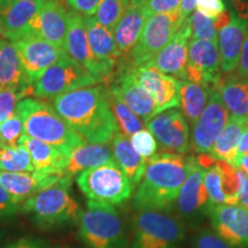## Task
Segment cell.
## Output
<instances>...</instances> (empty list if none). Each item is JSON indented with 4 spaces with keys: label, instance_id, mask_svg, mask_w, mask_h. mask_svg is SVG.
I'll use <instances>...</instances> for the list:
<instances>
[{
    "label": "cell",
    "instance_id": "obj_44",
    "mask_svg": "<svg viewBox=\"0 0 248 248\" xmlns=\"http://www.w3.org/2000/svg\"><path fill=\"white\" fill-rule=\"evenodd\" d=\"M101 1L102 0H67L71 11L85 17L93 16Z\"/></svg>",
    "mask_w": 248,
    "mask_h": 248
},
{
    "label": "cell",
    "instance_id": "obj_6",
    "mask_svg": "<svg viewBox=\"0 0 248 248\" xmlns=\"http://www.w3.org/2000/svg\"><path fill=\"white\" fill-rule=\"evenodd\" d=\"M131 248H178L185 226L170 210H137L133 216Z\"/></svg>",
    "mask_w": 248,
    "mask_h": 248
},
{
    "label": "cell",
    "instance_id": "obj_3",
    "mask_svg": "<svg viewBox=\"0 0 248 248\" xmlns=\"http://www.w3.org/2000/svg\"><path fill=\"white\" fill-rule=\"evenodd\" d=\"M16 111L22 122V133L28 137L46 142L68 152L85 144L54 107L40 99L24 98L17 104Z\"/></svg>",
    "mask_w": 248,
    "mask_h": 248
},
{
    "label": "cell",
    "instance_id": "obj_28",
    "mask_svg": "<svg viewBox=\"0 0 248 248\" xmlns=\"http://www.w3.org/2000/svg\"><path fill=\"white\" fill-rule=\"evenodd\" d=\"M223 104L228 110L230 119L235 122L248 124V79L241 78L234 73L221 78L217 86Z\"/></svg>",
    "mask_w": 248,
    "mask_h": 248
},
{
    "label": "cell",
    "instance_id": "obj_24",
    "mask_svg": "<svg viewBox=\"0 0 248 248\" xmlns=\"http://www.w3.org/2000/svg\"><path fill=\"white\" fill-rule=\"evenodd\" d=\"M63 176L36 170L27 172L0 171V186L5 188L18 204H22L38 192L53 185Z\"/></svg>",
    "mask_w": 248,
    "mask_h": 248
},
{
    "label": "cell",
    "instance_id": "obj_7",
    "mask_svg": "<svg viewBox=\"0 0 248 248\" xmlns=\"http://www.w3.org/2000/svg\"><path fill=\"white\" fill-rule=\"evenodd\" d=\"M76 183L88 201L114 207L128 201L133 192V185L116 162L78 173Z\"/></svg>",
    "mask_w": 248,
    "mask_h": 248
},
{
    "label": "cell",
    "instance_id": "obj_17",
    "mask_svg": "<svg viewBox=\"0 0 248 248\" xmlns=\"http://www.w3.org/2000/svg\"><path fill=\"white\" fill-rule=\"evenodd\" d=\"M175 202L179 216L193 224L208 214L210 204L203 184V169L198 166L194 156L187 178L183 184Z\"/></svg>",
    "mask_w": 248,
    "mask_h": 248
},
{
    "label": "cell",
    "instance_id": "obj_20",
    "mask_svg": "<svg viewBox=\"0 0 248 248\" xmlns=\"http://www.w3.org/2000/svg\"><path fill=\"white\" fill-rule=\"evenodd\" d=\"M45 0H0V37L14 42L29 29Z\"/></svg>",
    "mask_w": 248,
    "mask_h": 248
},
{
    "label": "cell",
    "instance_id": "obj_29",
    "mask_svg": "<svg viewBox=\"0 0 248 248\" xmlns=\"http://www.w3.org/2000/svg\"><path fill=\"white\" fill-rule=\"evenodd\" d=\"M115 162L113 151L107 144H83L70 151L63 175L68 177L85 170Z\"/></svg>",
    "mask_w": 248,
    "mask_h": 248
},
{
    "label": "cell",
    "instance_id": "obj_9",
    "mask_svg": "<svg viewBox=\"0 0 248 248\" xmlns=\"http://www.w3.org/2000/svg\"><path fill=\"white\" fill-rule=\"evenodd\" d=\"M98 83L100 80L66 53L33 83L32 94L40 99L54 100L64 93L97 85Z\"/></svg>",
    "mask_w": 248,
    "mask_h": 248
},
{
    "label": "cell",
    "instance_id": "obj_33",
    "mask_svg": "<svg viewBox=\"0 0 248 248\" xmlns=\"http://www.w3.org/2000/svg\"><path fill=\"white\" fill-rule=\"evenodd\" d=\"M106 89L110 109L115 117L119 131L126 137H131L133 133L144 129V122L124 104V101L117 95V93L114 92L110 88Z\"/></svg>",
    "mask_w": 248,
    "mask_h": 248
},
{
    "label": "cell",
    "instance_id": "obj_35",
    "mask_svg": "<svg viewBox=\"0 0 248 248\" xmlns=\"http://www.w3.org/2000/svg\"><path fill=\"white\" fill-rule=\"evenodd\" d=\"M129 1L130 0H102L92 17L98 23L114 30L128 7Z\"/></svg>",
    "mask_w": 248,
    "mask_h": 248
},
{
    "label": "cell",
    "instance_id": "obj_27",
    "mask_svg": "<svg viewBox=\"0 0 248 248\" xmlns=\"http://www.w3.org/2000/svg\"><path fill=\"white\" fill-rule=\"evenodd\" d=\"M17 144L28 151L36 171L63 175L69 156L68 152L24 135L21 136Z\"/></svg>",
    "mask_w": 248,
    "mask_h": 248
},
{
    "label": "cell",
    "instance_id": "obj_38",
    "mask_svg": "<svg viewBox=\"0 0 248 248\" xmlns=\"http://www.w3.org/2000/svg\"><path fill=\"white\" fill-rule=\"evenodd\" d=\"M130 142H131L133 150L146 161L157 154V141L146 129L133 133Z\"/></svg>",
    "mask_w": 248,
    "mask_h": 248
},
{
    "label": "cell",
    "instance_id": "obj_15",
    "mask_svg": "<svg viewBox=\"0 0 248 248\" xmlns=\"http://www.w3.org/2000/svg\"><path fill=\"white\" fill-rule=\"evenodd\" d=\"M213 231L231 248H248V210L238 204H218L208 210Z\"/></svg>",
    "mask_w": 248,
    "mask_h": 248
},
{
    "label": "cell",
    "instance_id": "obj_18",
    "mask_svg": "<svg viewBox=\"0 0 248 248\" xmlns=\"http://www.w3.org/2000/svg\"><path fill=\"white\" fill-rule=\"evenodd\" d=\"M191 35L190 17H187L179 27L175 36L152 59L150 63L167 75L184 80Z\"/></svg>",
    "mask_w": 248,
    "mask_h": 248
},
{
    "label": "cell",
    "instance_id": "obj_25",
    "mask_svg": "<svg viewBox=\"0 0 248 248\" xmlns=\"http://www.w3.org/2000/svg\"><path fill=\"white\" fill-rule=\"evenodd\" d=\"M85 22L92 54L100 64L104 77L107 78L111 75L114 68L120 62V54L117 52L114 31L98 23L92 16L85 17Z\"/></svg>",
    "mask_w": 248,
    "mask_h": 248
},
{
    "label": "cell",
    "instance_id": "obj_12",
    "mask_svg": "<svg viewBox=\"0 0 248 248\" xmlns=\"http://www.w3.org/2000/svg\"><path fill=\"white\" fill-rule=\"evenodd\" d=\"M167 153L184 154L190 146V126L182 110H164L145 124Z\"/></svg>",
    "mask_w": 248,
    "mask_h": 248
},
{
    "label": "cell",
    "instance_id": "obj_1",
    "mask_svg": "<svg viewBox=\"0 0 248 248\" xmlns=\"http://www.w3.org/2000/svg\"><path fill=\"white\" fill-rule=\"evenodd\" d=\"M53 107L90 144H108L119 132L105 86L93 85L64 93L54 99Z\"/></svg>",
    "mask_w": 248,
    "mask_h": 248
},
{
    "label": "cell",
    "instance_id": "obj_11",
    "mask_svg": "<svg viewBox=\"0 0 248 248\" xmlns=\"http://www.w3.org/2000/svg\"><path fill=\"white\" fill-rule=\"evenodd\" d=\"M230 120L228 110L217 90H215L208 99L206 107L197 122L193 124L191 137L192 150L198 154H210L223 129Z\"/></svg>",
    "mask_w": 248,
    "mask_h": 248
},
{
    "label": "cell",
    "instance_id": "obj_53",
    "mask_svg": "<svg viewBox=\"0 0 248 248\" xmlns=\"http://www.w3.org/2000/svg\"><path fill=\"white\" fill-rule=\"evenodd\" d=\"M0 145H1V141H0Z\"/></svg>",
    "mask_w": 248,
    "mask_h": 248
},
{
    "label": "cell",
    "instance_id": "obj_37",
    "mask_svg": "<svg viewBox=\"0 0 248 248\" xmlns=\"http://www.w3.org/2000/svg\"><path fill=\"white\" fill-rule=\"evenodd\" d=\"M191 24V38L199 40H208V42L217 43V31L215 20L204 16L198 11L190 15Z\"/></svg>",
    "mask_w": 248,
    "mask_h": 248
},
{
    "label": "cell",
    "instance_id": "obj_32",
    "mask_svg": "<svg viewBox=\"0 0 248 248\" xmlns=\"http://www.w3.org/2000/svg\"><path fill=\"white\" fill-rule=\"evenodd\" d=\"M246 125L235 122L233 120H229L228 124L219 137L212 148L210 155L215 157L216 160L224 161V162L235 167V161H237V152L239 146V140L241 133Z\"/></svg>",
    "mask_w": 248,
    "mask_h": 248
},
{
    "label": "cell",
    "instance_id": "obj_4",
    "mask_svg": "<svg viewBox=\"0 0 248 248\" xmlns=\"http://www.w3.org/2000/svg\"><path fill=\"white\" fill-rule=\"evenodd\" d=\"M36 224L44 229L77 224L80 207L71 195V177L63 176L21 204Z\"/></svg>",
    "mask_w": 248,
    "mask_h": 248
},
{
    "label": "cell",
    "instance_id": "obj_14",
    "mask_svg": "<svg viewBox=\"0 0 248 248\" xmlns=\"http://www.w3.org/2000/svg\"><path fill=\"white\" fill-rule=\"evenodd\" d=\"M13 43L20 54L24 71L31 86L47 68L66 54V51L31 32H26Z\"/></svg>",
    "mask_w": 248,
    "mask_h": 248
},
{
    "label": "cell",
    "instance_id": "obj_16",
    "mask_svg": "<svg viewBox=\"0 0 248 248\" xmlns=\"http://www.w3.org/2000/svg\"><path fill=\"white\" fill-rule=\"evenodd\" d=\"M68 14L69 11L63 0H45L42 8L31 21L27 32L33 33L64 51Z\"/></svg>",
    "mask_w": 248,
    "mask_h": 248
},
{
    "label": "cell",
    "instance_id": "obj_41",
    "mask_svg": "<svg viewBox=\"0 0 248 248\" xmlns=\"http://www.w3.org/2000/svg\"><path fill=\"white\" fill-rule=\"evenodd\" d=\"M193 248H231L212 230H201L194 237Z\"/></svg>",
    "mask_w": 248,
    "mask_h": 248
},
{
    "label": "cell",
    "instance_id": "obj_5",
    "mask_svg": "<svg viewBox=\"0 0 248 248\" xmlns=\"http://www.w3.org/2000/svg\"><path fill=\"white\" fill-rule=\"evenodd\" d=\"M77 224L80 239L88 248H126L125 228L114 206L88 201Z\"/></svg>",
    "mask_w": 248,
    "mask_h": 248
},
{
    "label": "cell",
    "instance_id": "obj_26",
    "mask_svg": "<svg viewBox=\"0 0 248 248\" xmlns=\"http://www.w3.org/2000/svg\"><path fill=\"white\" fill-rule=\"evenodd\" d=\"M0 89H14L23 92L26 98L32 94L22 61L14 43L0 37Z\"/></svg>",
    "mask_w": 248,
    "mask_h": 248
},
{
    "label": "cell",
    "instance_id": "obj_51",
    "mask_svg": "<svg viewBox=\"0 0 248 248\" xmlns=\"http://www.w3.org/2000/svg\"><path fill=\"white\" fill-rule=\"evenodd\" d=\"M235 168L240 170L245 176L248 178V154L243 155L235 162Z\"/></svg>",
    "mask_w": 248,
    "mask_h": 248
},
{
    "label": "cell",
    "instance_id": "obj_47",
    "mask_svg": "<svg viewBox=\"0 0 248 248\" xmlns=\"http://www.w3.org/2000/svg\"><path fill=\"white\" fill-rule=\"evenodd\" d=\"M239 173V191H238V206L248 210V178L240 170Z\"/></svg>",
    "mask_w": 248,
    "mask_h": 248
},
{
    "label": "cell",
    "instance_id": "obj_23",
    "mask_svg": "<svg viewBox=\"0 0 248 248\" xmlns=\"http://www.w3.org/2000/svg\"><path fill=\"white\" fill-rule=\"evenodd\" d=\"M109 88L117 93L124 104L136 115L141 117L144 124L157 115L156 106L153 99L139 85L130 68H119V74H117L115 82L109 85Z\"/></svg>",
    "mask_w": 248,
    "mask_h": 248
},
{
    "label": "cell",
    "instance_id": "obj_43",
    "mask_svg": "<svg viewBox=\"0 0 248 248\" xmlns=\"http://www.w3.org/2000/svg\"><path fill=\"white\" fill-rule=\"evenodd\" d=\"M148 14H164L179 9L182 0H144Z\"/></svg>",
    "mask_w": 248,
    "mask_h": 248
},
{
    "label": "cell",
    "instance_id": "obj_13",
    "mask_svg": "<svg viewBox=\"0 0 248 248\" xmlns=\"http://www.w3.org/2000/svg\"><path fill=\"white\" fill-rule=\"evenodd\" d=\"M131 71L139 85L153 99L157 114L179 107L181 80L156 69L150 62Z\"/></svg>",
    "mask_w": 248,
    "mask_h": 248
},
{
    "label": "cell",
    "instance_id": "obj_52",
    "mask_svg": "<svg viewBox=\"0 0 248 248\" xmlns=\"http://www.w3.org/2000/svg\"><path fill=\"white\" fill-rule=\"evenodd\" d=\"M229 4L231 6H233L234 4H238V2H241V1H245V0H228Z\"/></svg>",
    "mask_w": 248,
    "mask_h": 248
},
{
    "label": "cell",
    "instance_id": "obj_8",
    "mask_svg": "<svg viewBox=\"0 0 248 248\" xmlns=\"http://www.w3.org/2000/svg\"><path fill=\"white\" fill-rule=\"evenodd\" d=\"M179 9L164 14H154L147 18L137 44L119 68H137L150 62L170 42L184 22Z\"/></svg>",
    "mask_w": 248,
    "mask_h": 248
},
{
    "label": "cell",
    "instance_id": "obj_42",
    "mask_svg": "<svg viewBox=\"0 0 248 248\" xmlns=\"http://www.w3.org/2000/svg\"><path fill=\"white\" fill-rule=\"evenodd\" d=\"M195 7L198 8L199 13L212 20H216L225 12H228L224 0H197Z\"/></svg>",
    "mask_w": 248,
    "mask_h": 248
},
{
    "label": "cell",
    "instance_id": "obj_50",
    "mask_svg": "<svg viewBox=\"0 0 248 248\" xmlns=\"http://www.w3.org/2000/svg\"><path fill=\"white\" fill-rule=\"evenodd\" d=\"M248 154V124L245 126L243 130V133H241V137L239 140V146H238V152H237V160L239 159L243 155ZM237 162V161H235Z\"/></svg>",
    "mask_w": 248,
    "mask_h": 248
},
{
    "label": "cell",
    "instance_id": "obj_19",
    "mask_svg": "<svg viewBox=\"0 0 248 248\" xmlns=\"http://www.w3.org/2000/svg\"><path fill=\"white\" fill-rule=\"evenodd\" d=\"M64 51L68 57L85 68L95 78L100 82L105 79L100 64L93 57L91 47H90L85 16L74 11H69V14H68V29L66 40H64Z\"/></svg>",
    "mask_w": 248,
    "mask_h": 248
},
{
    "label": "cell",
    "instance_id": "obj_21",
    "mask_svg": "<svg viewBox=\"0 0 248 248\" xmlns=\"http://www.w3.org/2000/svg\"><path fill=\"white\" fill-rule=\"evenodd\" d=\"M148 17L150 14L144 0H130L125 12L113 30L117 52L120 54L119 63L126 60L131 49L137 44Z\"/></svg>",
    "mask_w": 248,
    "mask_h": 248
},
{
    "label": "cell",
    "instance_id": "obj_2",
    "mask_svg": "<svg viewBox=\"0 0 248 248\" xmlns=\"http://www.w3.org/2000/svg\"><path fill=\"white\" fill-rule=\"evenodd\" d=\"M193 156L159 153L147 160L132 203L136 210H171L190 172Z\"/></svg>",
    "mask_w": 248,
    "mask_h": 248
},
{
    "label": "cell",
    "instance_id": "obj_46",
    "mask_svg": "<svg viewBox=\"0 0 248 248\" xmlns=\"http://www.w3.org/2000/svg\"><path fill=\"white\" fill-rule=\"evenodd\" d=\"M235 71V75L241 77V78L248 79V33L245 39L243 48H241V53L239 58V62H238V67Z\"/></svg>",
    "mask_w": 248,
    "mask_h": 248
},
{
    "label": "cell",
    "instance_id": "obj_49",
    "mask_svg": "<svg viewBox=\"0 0 248 248\" xmlns=\"http://www.w3.org/2000/svg\"><path fill=\"white\" fill-rule=\"evenodd\" d=\"M195 6H197V0H182L181 5H179V13L184 20L190 17V15L193 13Z\"/></svg>",
    "mask_w": 248,
    "mask_h": 248
},
{
    "label": "cell",
    "instance_id": "obj_22",
    "mask_svg": "<svg viewBox=\"0 0 248 248\" xmlns=\"http://www.w3.org/2000/svg\"><path fill=\"white\" fill-rule=\"evenodd\" d=\"M248 33V21L238 17L231 11L229 22L217 33L219 66L224 74L234 73L239 62L241 48Z\"/></svg>",
    "mask_w": 248,
    "mask_h": 248
},
{
    "label": "cell",
    "instance_id": "obj_31",
    "mask_svg": "<svg viewBox=\"0 0 248 248\" xmlns=\"http://www.w3.org/2000/svg\"><path fill=\"white\" fill-rule=\"evenodd\" d=\"M214 91L215 90L197 84V83L181 80V93H179L181 105L179 106H182L183 115L188 120L192 125L200 117L208 102L210 94Z\"/></svg>",
    "mask_w": 248,
    "mask_h": 248
},
{
    "label": "cell",
    "instance_id": "obj_40",
    "mask_svg": "<svg viewBox=\"0 0 248 248\" xmlns=\"http://www.w3.org/2000/svg\"><path fill=\"white\" fill-rule=\"evenodd\" d=\"M22 122L17 111L11 119L0 124V141L6 146H16L18 139L22 136Z\"/></svg>",
    "mask_w": 248,
    "mask_h": 248
},
{
    "label": "cell",
    "instance_id": "obj_36",
    "mask_svg": "<svg viewBox=\"0 0 248 248\" xmlns=\"http://www.w3.org/2000/svg\"><path fill=\"white\" fill-rule=\"evenodd\" d=\"M203 184L208 194L210 207L226 203L224 192H223L221 171L217 167L216 159L212 167L203 170Z\"/></svg>",
    "mask_w": 248,
    "mask_h": 248
},
{
    "label": "cell",
    "instance_id": "obj_10",
    "mask_svg": "<svg viewBox=\"0 0 248 248\" xmlns=\"http://www.w3.org/2000/svg\"><path fill=\"white\" fill-rule=\"evenodd\" d=\"M221 78L222 71L217 43L191 39L184 80L217 90Z\"/></svg>",
    "mask_w": 248,
    "mask_h": 248
},
{
    "label": "cell",
    "instance_id": "obj_45",
    "mask_svg": "<svg viewBox=\"0 0 248 248\" xmlns=\"http://www.w3.org/2000/svg\"><path fill=\"white\" fill-rule=\"evenodd\" d=\"M18 204L8 192L0 186V218L13 216L18 210Z\"/></svg>",
    "mask_w": 248,
    "mask_h": 248
},
{
    "label": "cell",
    "instance_id": "obj_39",
    "mask_svg": "<svg viewBox=\"0 0 248 248\" xmlns=\"http://www.w3.org/2000/svg\"><path fill=\"white\" fill-rule=\"evenodd\" d=\"M24 98V93L18 90L0 89V124L14 115L17 104Z\"/></svg>",
    "mask_w": 248,
    "mask_h": 248
},
{
    "label": "cell",
    "instance_id": "obj_48",
    "mask_svg": "<svg viewBox=\"0 0 248 248\" xmlns=\"http://www.w3.org/2000/svg\"><path fill=\"white\" fill-rule=\"evenodd\" d=\"M6 248H45V247L43 246L39 241L30 239V238H23V239H20L15 241L13 244H11Z\"/></svg>",
    "mask_w": 248,
    "mask_h": 248
},
{
    "label": "cell",
    "instance_id": "obj_30",
    "mask_svg": "<svg viewBox=\"0 0 248 248\" xmlns=\"http://www.w3.org/2000/svg\"><path fill=\"white\" fill-rule=\"evenodd\" d=\"M111 151L120 169L125 173L133 187L137 186L144 175L147 161L133 150L130 139L120 131L111 140Z\"/></svg>",
    "mask_w": 248,
    "mask_h": 248
},
{
    "label": "cell",
    "instance_id": "obj_34",
    "mask_svg": "<svg viewBox=\"0 0 248 248\" xmlns=\"http://www.w3.org/2000/svg\"><path fill=\"white\" fill-rule=\"evenodd\" d=\"M0 171L27 172L35 171L31 157L22 145H0Z\"/></svg>",
    "mask_w": 248,
    "mask_h": 248
}]
</instances>
